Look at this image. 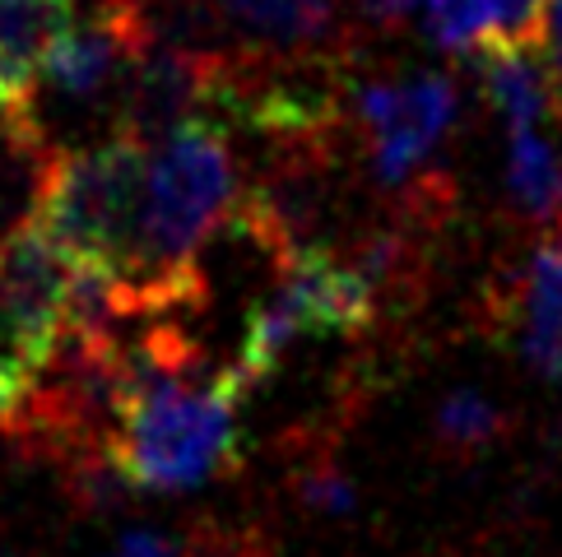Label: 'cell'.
<instances>
[{
    "mask_svg": "<svg viewBox=\"0 0 562 557\" xmlns=\"http://www.w3.org/2000/svg\"><path fill=\"white\" fill-rule=\"evenodd\" d=\"M502 432V409L479 390H456L437 405V436L456 451H479Z\"/></svg>",
    "mask_w": 562,
    "mask_h": 557,
    "instance_id": "13",
    "label": "cell"
},
{
    "mask_svg": "<svg viewBox=\"0 0 562 557\" xmlns=\"http://www.w3.org/2000/svg\"><path fill=\"white\" fill-rule=\"evenodd\" d=\"M37 224L79 270L103 274L116 297L145 255L149 145L116 130L89 149H56Z\"/></svg>",
    "mask_w": 562,
    "mask_h": 557,
    "instance_id": "3",
    "label": "cell"
},
{
    "mask_svg": "<svg viewBox=\"0 0 562 557\" xmlns=\"http://www.w3.org/2000/svg\"><path fill=\"white\" fill-rule=\"evenodd\" d=\"M260 52L303 56L335 33V0H218Z\"/></svg>",
    "mask_w": 562,
    "mask_h": 557,
    "instance_id": "10",
    "label": "cell"
},
{
    "mask_svg": "<svg viewBox=\"0 0 562 557\" xmlns=\"http://www.w3.org/2000/svg\"><path fill=\"white\" fill-rule=\"evenodd\" d=\"M507 186H512V201L530 218H558V209H562V145L544 135V126H512Z\"/></svg>",
    "mask_w": 562,
    "mask_h": 557,
    "instance_id": "12",
    "label": "cell"
},
{
    "mask_svg": "<svg viewBox=\"0 0 562 557\" xmlns=\"http://www.w3.org/2000/svg\"><path fill=\"white\" fill-rule=\"evenodd\" d=\"M484 66V93L502 112V122L512 126H544L562 112V79L558 70L549 75L535 61V52H497L479 56Z\"/></svg>",
    "mask_w": 562,
    "mask_h": 557,
    "instance_id": "11",
    "label": "cell"
},
{
    "mask_svg": "<svg viewBox=\"0 0 562 557\" xmlns=\"http://www.w3.org/2000/svg\"><path fill=\"white\" fill-rule=\"evenodd\" d=\"M549 61H553V70H558V79H562V0H553V14H549Z\"/></svg>",
    "mask_w": 562,
    "mask_h": 557,
    "instance_id": "18",
    "label": "cell"
},
{
    "mask_svg": "<svg viewBox=\"0 0 562 557\" xmlns=\"http://www.w3.org/2000/svg\"><path fill=\"white\" fill-rule=\"evenodd\" d=\"M520 353L539 376H562V228L535 247L516 307Z\"/></svg>",
    "mask_w": 562,
    "mask_h": 557,
    "instance_id": "9",
    "label": "cell"
},
{
    "mask_svg": "<svg viewBox=\"0 0 562 557\" xmlns=\"http://www.w3.org/2000/svg\"><path fill=\"white\" fill-rule=\"evenodd\" d=\"M205 548L195 544V534H168V530H131L122 534L108 557H200Z\"/></svg>",
    "mask_w": 562,
    "mask_h": 557,
    "instance_id": "15",
    "label": "cell"
},
{
    "mask_svg": "<svg viewBox=\"0 0 562 557\" xmlns=\"http://www.w3.org/2000/svg\"><path fill=\"white\" fill-rule=\"evenodd\" d=\"M75 261L29 218L0 237V357L37 382L70 334Z\"/></svg>",
    "mask_w": 562,
    "mask_h": 557,
    "instance_id": "5",
    "label": "cell"
},
{
    "mask_svg": "<svg viewBox=\"0 0 562 557\" xmlns=\"http://www.w3.org/2000/svg\"><path fill=\"white\" fill-rule=\"evenodd\" d=\"M372 316H376L372 278L353 261L307 247L284 265L274 293L251 311L233 372L251 390L284 363L297 340H307V334H358L372 326Z\"/></svg>",
    "mask_w": 562,
    "mask_h": 557,
    "instance_id": "4",
    "label": "cell"
},
{
    "mask_svg": "<svg viewBox=\"0 0 562 557\" xmlns=\"http://www.w3.org/2000/svg\"><path fill=\"white\" fill-rule=\"evenodd\" d=\"M553 0H424L437 47L465 56L535 52L549 37Z\"/></svg>",
    "mask_w": 562,
    "mask_h": 557,
    "instance_id": "7",
    "label": "cell"
},
{
    "mask_svg": "<svg viewBox=\"0 0 562 557\" xmlns=\"http://www.w3.org/2000/svg\"><path fill=\"white\" fill-rule=\"evenodd\" d=\"M75 24V0H0V107L33 112L47 56Z\"/></svg>",
    "mask_w": 562,
    "mask_h": 557,
    "instance_id": "8",
    "label": "cell"
},
{
    "mask_svg": "<svg viewBox=\"0 0 562 557\" xmlns=\"http://www.w3.org/2000/svg\"><path fill=\"white\" fill-rule=\"evenodd\" d=\"M358 122L368 130L372 172L381 186H400L437 149L456 122V84L447 75L376 79L358 93Z\"/></svg>",
    "mask_w": 562,
    "mask_h": 557,
    "instance_id": "6",
    "label": "cell"
},
{
    "mask_svg": "<svg viewBox=\"0 0 562 557\" xmlns=\"http://www.w3.org/2000/svg\"><path fill=\"white\" fill-rule=\"evenodd\" d=\"M297 497H303V502L312 511H321V515H349L358 507L353 484L335 465H316V469L297 474Z\"/></svg>",
    "mask_w": 562,
    "mask_h": 557,
    "instance_id": "14",
    "label": "cell"
},
{
    "mask_svg": "<svg viewBox=\"0 0 562 557\" xmlns=\"http://www.w3.org/2000/svg\"><path fill=\"white\" fill-rule=\"evenodd\" d=\"M237 205V168L228 135L205 112L172 126L149 149V224L145 255L131 284L116 293L122 316L195 307L205 297L200 247Z\"/></svg>",
    "mask_w": 562,
    "mask_h": 557,
    "instance_id": "2",
    "label": "cell"
},
{
    "mask_svg": "<svg viewBox=\"0 0 562 557\" xmlns=\"http://www.w3.org/2000/svg\"><path fill=\"white\" fill-rule=\"evenodd\" d=\"M358 5H363V14H372L376 24H400L418 0H358Z\"/></svg>",
    "mask_w": 562,
    "mask_h": 557,
    "instance_id": "17",
    "label": "cell"
},
{
    "mask_svg": "<svg viewBox=\"0 0 562 557\" xmlns=\"http://www.w3.org/2000/svg\"><path fill=\"white\" fill-rule=\"evenodd\" d=\"M29 390H33L29 376L0 357V432H10V423L19 418V409H24V400H29Z\"/></svg>",
    "mask_w": 562,
    "mask_h": 557,
    "instance_id": "16",
    "label": "cell"
},
{
    "mask_svg": "<svg viewBox=\"0 0 562 557\" xmlns=\"http://www.w3.org/2000/svg\"><path fill=\"white\" fill-rule=\"evenodd\" d=\"M243 376L205 372L182 330H154L122 353L112 455L139 492H191L237 465Z\"/></svg>",
    "mask_w": 562,
    "mask_h": 557,
    "instance_id": "1",
    "label": "cell"
}]
</instances>
